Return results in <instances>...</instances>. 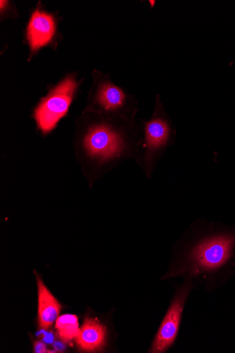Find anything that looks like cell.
<instances>
[{"label": "cell", "instance_id": "8", "mask_svg": "<svg viewBox=\"0 0 235 353\" xmlns=\"http://www.w3.org/2000/svg\"><path fill=\"white\" fill-rule=\"evenodd\" d=\"M106 339V327L95 319L87 318L75 340L81 350L92 352L104 347Z\"/></svg>", "mask_w": 235, "mask_h": 353}, {"label": "cell", "instance_id": "3", "mask_svg": "<svg viewBox=\"0 0 235 353\" xmlns=\"http://www.w3.org/2000/svg\"><path fill=\"white\" fill-rule=\"evenodd\" d=\"M77 83L73 78H67L44 99L35 112L40 130L48 134L54 130L59 121L68 112Z\"/></svg>", "mask_w": 235, "mask_h": 353}, {"label": "cell", "instance_id": "6", "mask_svg": "<svg viewBox=\"0 0 235 353\" xmlns=\"http://www.w3.org/2000/svg\"><path fill=\"white\" fill-rule=\"evenodd\" d=\"M95 104L100 110L114 115L125 116L127 112L128 96L110 81H104L96 90Z\"/></svg>", "mask_w": 235, "mask_h": 353}, {"label": "cell", "instance_id": "2", "mask_svg": "<svg viewBox=\"0 0 235 353\" xmlns=\"http://www.w3.org/2000/svg\"><path fill=\"white\" fill-rule=\"evenodd\" d=\"M126 146L123 134L106 123L90 127L83 140L87 155L99 163L120 158L125 154Z\"/></svg>", "mask_w": 235, "mask_h": 353}, {"label": "cell", "instance_id": "11", "mask_svg": "<svg viewBox=\"0 0 235 353\" xmlns=\"http://www.w3.org/2000/svg\"><path fill=\"white\" fill-rule=\"evenodd\" d=\"M46 345L41 341H37L34 343V352L37 353H45L47 352Z\"/></svg>", "mask_w": 235, "mask_h": 353}, {"label": "cell", "instance_id": "10", "mask_svg": "<svg viewBox=\"0 0 235 353\" xmlns=\"http://www.w3.org/2000/svg\"><path fill=\"white\" fill-rule=\"evenodd\" d=\"M55 327L63 342H70L76 339L80 330L78 317L74 314H63L59 316Z\"/></svg>", "mask_w": 235, "mask_h": 353}, {"label": "cell", "instance_id": "12", "mask_svg": "<svg viewBox=\"0 0 235 353\" xmlns=\"http://www.w3.org/2000/svg\"><path fill=\"white\" fill-rule=\"evenodd\" d=\"M45 337L43 339V341H47L48 343H52L53 340V336L51 334H45Z\"/></svg>", "mask_w": 235, "mask_h": 353}, {"label": "cell", "instance_id": "7", "mask_svg": "<svg viewBox=\"0 0 235 353\" xmlns=\"http://www.w3.org/2000/svg\"><path fill=\"white\" fill-rule=\"evenodd\" d=\"M55 32V23L50 14L40 10L32 14L28 26V39L32 51L46 46Z\"/></svg>", "mask_w": 235, "mask_h": 353}, {"label": "cell", "instance_id": "4", "mask_svg": "<svg viewBox=\"0 0 235 353\" xmlns=\"http://www.w3.org/2000/svg\"><path fill=\"white\" fill-rule=\"evenodd\" d=\"M191 287V280L187 281L178 290L156 334L150 350L151 352H165L174 343L178 334L183 312Z\"/></svg>", "mask_w": 235, "mask_h": 353}, {"label": "cell", "instance_id": "5", "mask_svg": "<svg viewBox=\"0 0 235 353\" xmlns=\"http://www.w3.org/2000/svg\"><path fill=\"white\" fill-rule=\"evenodd\" d=\"M145 130L146 161L151 165L153 159L172 143L175 137L174 128L161 103H158L152 119L146 123Z\"/></svg>", "mask_w": 235, "mask_h": 353}, {"label": "cell", "instance_id": "13", "mask_svg": "<svg viewBox=\"0 0 235 353\" xmlns=\"http://www.w3.org/2000/svg\"><path fill=\"white\" fill-rule=\"evenodd\" d=\"M235 62V61H234Z\"/></svg>", "mask_w": 235, "mask_h": 353}, {"label": "cell", "instance_id": "9", "mask_svg": "<svg viewBox=\"0 0 235 353\" xmlns=\"http://www.w3.org/2000/svg\"><path fill=\"white\" fill-rule=\"evenodd\" d=\"M36 276L39 293V324L41 330H48L56 323L61 307L38 274Z\"/></svg>", "mask_w": 235, "mask_h": 353}, {"label": "cell", "instance_id": "1", "mask_svg": "<svg viewBox=\"0 0 235 353\" xmlns=\"http://www.w3.org/2000/svg\"><path fill=\"white\" fill-rule=\"evenodd\" d=\"M174 276H201L219 287L235 274V227L212 224L184 256Z\"/></svg>", "mask_w": 235, "mask_h": 353}]
</instances>
